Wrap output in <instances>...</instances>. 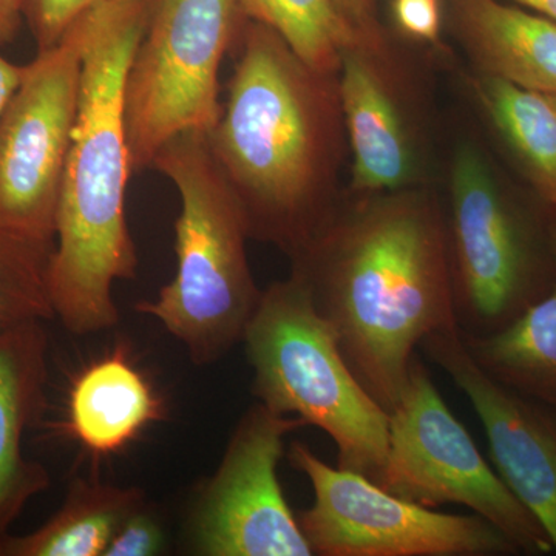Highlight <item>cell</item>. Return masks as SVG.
Here are the masks:
<instances>
[{
  "label": "cell",
  "instance_id": "cell-1",
  "mask_svg": "<svg viewBox=\"0 0 556 556\" xmlns=\"http://www.w3.org/2000/svg\"><path fill=\"white\" fill-rule=\"evenodd\" d=\"M291 260L346 364L390 413L424 340L457 327L444 208L424 190L364 195L336 206Z\"/></svg>",
  "mask_w": 556,
  "mask_h": 556
},
{
  "label": "cell",
  "instance_id": "cell-2",
  "mask_svg": "<svg viewBox=\"0 0 556 556\" xmlns=\"http://www.w3.org/2000/svg\"><path fill=\"white\" fill-rule=\"evenodd\" d=\"M228 100L206 139L251 239L298 255L331 217L342 152L338 76L316 72L276 31H243Z\"/></svg>",
  "mask_w": 556,
  "mask_h": 556
},
{
  "label": "cell",
  "instance_id": "cell-3",
  "mask_svg": "<svg viewBox=\"0 0 556 556\" xmlns=\"http://www.w3.org/2000/svg\"><path fill=\"white\" fill-rule=\"evenodd\" d=\"M155 0H104L84 13L83 73L49 263L54 318L73 334L116 327L113 287L134 280L138 254L126 218L131 169L124 86Z\"/></svg>",
  "mask_w": 556,
  "mask_h": 556
},
{
  "label": "cell",
  "instance_id": "cell-4",
  "mask_svg": "<svg viewBox=\"0 0 556 556\" xmlns=\"http://www.w3.org/2000/svg\"><path fill=\"white\" fill-rule=\"evenodd\" d=\"M152 169L174 182L177 273L153 300L135 305L182 343L193 364L212 365L243 340L262 292L248 257L247 218L218 169L206 134H185L156 153Z\"/></svg>",
  "mask_w": 556,
  "mask_h": 556
},
{
  "label": "cell",
  "instance_id": "cell-5",
  "mask_svg": "<svg viewBox=\"0 0 556 556\" xmlns=\"http://www.w3.org/2000/svg\"><path fill=\"white\" fill-rule=\"evenodd\" d=\"M241 343L260 404L325 431L340 468L376 481L386 463L390 413L358 382L298 277L262 292Z\"/></svg>",
  "mask_w": 556,
  "mask_h": 556
},
{
  "label": "cell",
  "instance_id": "cell-6",
  "mask_svg": "<svg viewBox=\"0 0 556 556\" xmlns=\"http://www.w3.org/2000/svg\"><path fill=\"white\" fill-rule=\"evenodd\" d=\"M444 218L460 334H495L554 287L556 229L543 236L536 219L504 193L473 146H460L453 160Z\"/></svg>",
  "mask_w": 556,
  "mask_h": 556
},
{
  "label": "cell",
  "instance_id": "cell-7",
  "mask_svg": "<svg viewBox=\"0 0 556 556\" xmlns=\"http://www.w3.org/2000/svg\"><path fill=\"white\" fill-rule=\"evenodd\" d=\"M237 0H155L124 86L134 174L167 142L207 134L222 116L219 68L236 33Z\"/></svg>",
  "mask_w": 556,
  "mask_h": 556
},
{
  "label": "cell",
  "instance_id": "cell-8",
  "mask_svg": "<svg viewBox=\"0 0 556 556\" xmlns=\"http://www.w3.org/2000/svg\"><path fill=\"white\" fill-rule=\"evenodd\" d=\"M375 482L424 507L470 508L495 526L519 554L554 552L546 530L486 463L417 354L390 412L386 463Z\"/></svg>",
  "mask_w": 556,
  "mask_h": 556
},
{
  "label": "cell",
  "instance_id": "cell-9",
  "mask_svg": "<svg viewBox=\"0 0 556 556\" xmlns=\"http://www.w3.org/2000/svg\"><path fill=\"white\" fill-rule=\"evenodd\" d=\"M289 460L313 485V506L299 515V522L314 555H519L479 515L441 514L412 503L364 475L329 466L302 442H292Z\"/></svg>",
  "mask_w": 556,
  "mask_h": 556
},
{
  "label": "cell",
  "instance_id": "cell-10",
  "mask_svg": "<svg viewBox=\"0 0 556 556\" xmlns=\"http://www.w3.org/2000/svg\"><path fill=\"white\" fill-rule=\"evenodd\" d=\"M80 17L56 46L38 51L0 113V225L54 248L58 207L83 73Z\"/></svg>",
  "mask_w": 556,
  "mask_h": 556
},
{
  "label": "cell",
  "instance_id": "cell-11",
  "mask_svg": "<svg viewBox=\"0 0 556 556\" xmlns=\"http://www.w3.org/2000/svg\"><path fill=\"white\" fill-rule=\"evenodd\" d=\"M306 427L255 402L233 428L222 463L201 486L186 526L203 556H314L278 479L285 439Z\"/></svg>",
  "mask_w": 556,
  "mask_h": 556
},
{
  "label": "cell",
  "instance_id": "cell-12",
  "mask_svg": "<svg viewBox=\"0 0 556 556\" xmlns=\"http://www.w3.org/2000/svg\"><path fill=\"white\" fill-rule=\"evenodd\" d=\"M420 348L470 402L493 467L556 552V413L486 375L457 327L428 336Z\"/></svg>",
  "mask_w": 556,
  "mask_h": 556
},
{
  "label": "cell",
  "instance_id": "cell-13",
  "mask_svg": "<svg viewBox=\"0 0 556 556\" xmlns=\"http://www.w3.org/2000/svg\"><path fill=\"white\" fill-rule=\"evenodd\" d=\"M46 321L0 329V544L36 496L50 489L49 470L25 456V434L47 405Z\"/></svg>",
  "mask_w": 556,
  "mask_h": 556
},
{
  "label": "cell",
  "instance_id": "cell-14",
  "mask_svg": "<svg viewBox=\"0 0 556 556\" xmlns=\"http://www.w3.org/2000/svg\"><path fill=\"white\" fill-rule=\"evenodd\" d=\"M375 51L346 50L338 73L340 105L353 152L358 195L408 188L415 155L396 102L376 67Z\"/></svg>",
  "mask_w": 556,
  "mask_h": 556
},
{
  "label": "cell",
  "instance_id": "cell-15",
  "mask_svg": "<svg viewBox=\"0 0 556 556\" xmlns=\"http://www.w3.org/2000/svg\"><path fill=\"white\" fill-rule=\"evenodd\" d=\"M164 415L155 388L121 343L73 379L64 428L90 455L110 456Z\"/></svg>",
  "mask_w": 556,
  "mask_h": 556
},
{
  "label": "cell",
  "instance_id": "cell-16",
  "mask_svg": "<svg viewBox=\"0 0 556 556\" xmlns=\"http://www.w3.org/2000/svg\"><path fill=\"white\" fill-rule=\"evenodd\" d=\"M457 25L485 76L556 94V22L500 0H459Z\"/></svg>",
  "mask_w": 556,
  "mask_h": 556
},
{
  "label": "cell",
  "instance_id": "cell-17",
  "mask_svg": "<svg viewBox=\"0 0 556 556\" xmlns=\"http://www.w3.org/2000/svg\"><path fill=\"white\" fill-rule=\"evenodd\" d=\"M137 486L73 479L60 510L27 535H10L0 556H104L116 530L144 503Z\"/></svg>",
  "mask_w": 556,
  "mask_h": 556
},
{
  "label": "cell",
  "instance_id": "cell-18",
  "mask_svg": "<svg viewBox=\"0 0 556 556\" xmlns=\"http://www.w3.org/2000/svg\"><path fill=\"white\" fill-rule=\"evenodd\" d=\"M463 340L486 375L556 413V280L507 328Z\"/></svg>",
  "mask_w": 556,
  "mask_h": 556
},
{
  "label": "cell",
  "instance_id": "cell-19",
  "mask_svg": "<svg viewBox=\"0 0 556 556\" xmlns=\"http://www.w3.org/2000/svg\"><path fill=\"white\" fill-rule=\"evenodd\" d=\"M478 91L541 201L556 215V94L485 75Z\"/></svg>",
  "mask_w": 556,
  "mask_h": 556
},
{
  "label": "cell",
  "instance_id": "cell-20",
  "mask_svg": "<svg viewBox=\"0 0 556 556\" xmlns=\"http://www.w3.org/2000/svg\"><path fill=\"white\" fill-rule=\"evenodd\" d=\"M237 7L252 22L276 31L300 60L325 75L338 76L346 50L367 49L338 0H237Z\"/></svg>",
  "mask_w": 556,
  "mask_h": 556
},
{
  "label": "cell",
  "instance_id": "cell-21",
  "mask_svg": "<svg viewBox=\"0 0 556 556\" xmlns=\"http://www.w3.org/2000/svg\"><path fill=\"white\" fill-rule=\"evenodd\" d=\"M53 249L0 225V329L53 320L49 294Z\"/></svg>",
  "mask_w": 556,
  "mask_h": 556
},
{
  "label": "cell",
  "instance_id": "cell-22",
  "mask_svg": "<svg viewBox=\"0 0 556 556\" xmlns=\"http://www.w3.org/2000/svg\"><path fill=\"white\" fill-rule=\"evenodd\" d=\"M104 0H24L27 21L38 51L56 46L84 13Z\"/></svg>",
  "mask_w": 556,
  "mask_h": 556
},
{
  "label": "cell",
  "instance_id": "cell-23",
  "mask_svg": "<svg viewBox=\"0 0 556 556\" xmlns=\"http://www.w3.org/2000/svg\"><path fill=\"white\" fill-rule=\"evenodd\" d=\"M166 547V530L160 514L144 501L124 519L104 556H156L163 555Z\"/></svg>",
  "mask_w": 556,
  "mask_h": 556
},
{
  "label": "cell",
  "instance_id": "cell-24",
  "mask_svg": "<svg viewBox=\"0 0 556 556\" xmlns=\"http://www.w3.org/2000/svg\"><path fill=\"white\" fill-rule=\"evenodd\" d=\"M397 24L409 36L422 40H437L439 35L438 0H396Z\"/></svg>",
  "mask_w": 556,
  "mask_h": 556
},
{
  "label": "cell",
  "instance_id": "cell-25",
  "mask_svg": "<svg viewBox=\"0 0 556 556\" xmlns=\"http://www.w3.org/2000/svg\"><path fill=\"white\" fill-rule=\"evenodd\" d=\"M338 3L361 35L365 47L376 53H382L383 39L376 17L375 0H338Z\"/></svg>",
  "mask_w": 556,
  "mask_h": 556
},
{
  "label": "cell",
  "instance_id": "cell-26",
  "mask_svg": "<svg viewBox=\"0 0 556 556\" xmlns=\"http://www.w3.org/2000/svg\"><path fill=\"white\" fill-rule=\"evenodd\" d=\"M24 20V0H0V46L16 38Z\"/></svg>",
  "mask_w": 556,
  "mask_h": 556
},
{
  "label": "cell",
  "instance_id": "cell-27",
  "mask_svg": "<svg viewBox=\"0 0 556 556\" xmlns=\"http://www.w3.org/2000/svg\"><path fill=\"white\" fill-rule=\"evenodd\" d=\"M24 70L25 65L14 64L0 54V113L20 86Z\"/></svg>",
  "mask_w": 556,
  "mask_h": 556
},
{
  "label": "cell",
  "instance_id": "cell-28",
  "mask_svg": "<svg viewBox=\"0 0 556 556\" xmlns=\"http://www.w3.org/2000/svg\"><path fill=\"white\" fill-rule=\"evenodd\" d=\"M525 9L556 22V0H514Z\"/></svg>",
  "mask_w": 556,
  "mask_h": 556
}]
</instances>
